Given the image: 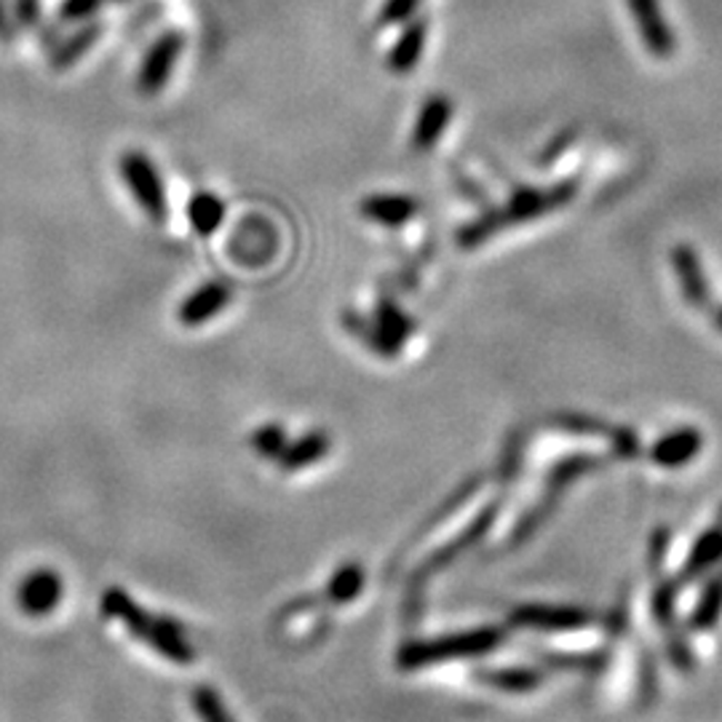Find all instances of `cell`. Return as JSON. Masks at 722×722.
<instances>
[{
	"mask_svg": "<svg viewBox=\"0 0 722 722\" xmlns=\"http://www.w3.org/2000/svg\"><path fill=\"white\" fill-rule=\"evenodd\" d=\"M626 3L650 54L655 59H672L678 51V38H674L672 24L666 22L659 0H626Z\"/></svg>",
	"mask_w": 722,
	"mask_h": 722,
	"instance_id": "5",
	"label": "cell"
},
{
	"mask_svg": "<svg viewBox=\"0 0 722 722\" xmlns=\"http://www.w3.org/2000/svg\"><path fill=\"white\" fill-rule=\"evenodd\" d=\"M575 193H578V185L573 180L560 182V185L549 190H533V188L517 190L503 209H490V212L477 217L474 222L463 225L461 231H458V244L463 249H477L479 244H484V241L492 239L498 231H503V228L520 225V222L535 220V217H543L554 212V209L568 207Z\"/></svg>",
	"mask_w": 722,
	"mask_h": 722,
	"instance_id": "1",
	"label": "cell"
},
{
	"mask_svg": "<svg viewBox=\"0 0 722 722\" xmlns=\"http://www.w3.org/2000/svg\"><path fill=\"white\" fill-rule=\"evenodd\" d=\"M714 324H718L720 330H722V305L718 308V311H714Z\"/></svg>",
	"mask_w": 722,
	"mask_h": 722,
	"instance_id": "25",
	"label": "cell"
},
{
	"mask_svg": "<svg viewBox=\"0 0 722 722\" xmlns=\"http://www.w3.org/2000/svg\"><path fill=\"white\" fill-rule=\"evenodd\" d=\"M182 54V36L180 32H163V36L148 49L142 64L140 76H137V89L142 91L144 97H153L167 87L169 78H172L177 59Z\"/></svg>",
	"mask_w": 722,
	"mask_h": 722,
	"instance_id": "4",
	"label": "cell"
},
{
	"mask_svg": "<svg viewBox=\"0 0 722 722\" xmlns=\"http://www.w3.org/2000/svg\"><path fill=\"white\" fill-rule=\"evenodd\" d=\"M102 3L104 0H64L59 14H62V19H83L94 14Z\"/></svg>",
	"mask_w": 722,
	"mask_h": 722,
	"instance_id": "24",
	"label": "cell"
},
{
	"mask_svg": "<svg viewBox=\"0 0 722 722\" xmlns=\"http://www.w3.org/2000/svg\"><path fill=\"white\" fill-rule=\"evenodd\" d=\"M100 608L104 619L121 621L123 626L129 629L131 636H137L144 645L153 648L163 659L174 661V664H193L195 661V650L190 648L180 623L163 619V615L144 613V610L118 586L108 589V592L102 594Z\"/></svg>",
	"mask_w": 722,
	"mask_h": 722,
	"instance_id": "2",
	"label": "cell"
},
{
	"mask_svg": "<svg viewBox=\"0 0 722 722\" xmlns=\"http://www.w3.org/2000/svg\"><path fill=\"white\" fill-rule=\"evenodd\" d=\"M722 551V530H718V533H712L709 538H704V541H701V546L695 549V554H693V570H701L704 568V564H709L714 560V556H718Z\"/></svg>",
	"mask_w": 722,
	"mask_h": 722,
	"instance_id": "23",
	"label": "cell"
},
{
	"mask_svg": "<svg viewBox=\"0 0 722 722\" xmlns=\"http://www.w3.org/2000/svg\"><path fill=\"white\" fill-rule=\"evenodd\" d=\"M359 212L364 214L367 220L378 222V225L402 228L404 222H410L412 217L418 214V199L399 193H378L361 201Z\"/></svg>",
	"mask_w": 722,
	"mask_h": 722,
	"instance_id": "10",
	"label": "cell"
},
{
	"mask_svg": "<svg viewBox=\"0 0 722 722\" xmlns=\"http://www.w3.org/2000/svg\"><path fill=\"white\" fill-rule=\"evenodd\" d=\"M452 118V102L444 94H433L431 100H425L423 108H420L415 129H412V148L425 153L433 144L439 142L442 131L448 129Z\"/></svg>",
	"mask_w": 722,
	"mask_h": 722,
	"instance_id": "11",
	"label": "cell"
},
{
	"mask_svg": "<svg viewBox=\"0 0 722 722\" xmlns=\"http://www.w3.org/2000/svg\"><path fill=\"white\" fill-rule=\"evenodd\" d=\"M0 36H6V19L0 14Z\"/></svg>",
	"mask_w": 722,
	"mask_h": 722,
	"instance_id": "26",
	"label": "cell"
},
{
	"mask_svg": "<svg viewBox=\"0 0 722 722\" xmlns=\"http://www.w3.org/2000/svg\"><path fill=\"white\" fill-rule=\"evenodd\" d=\"M517 619L522 623H538V626H575L586 621V615L573 613V610H522Z\"/></svg>",
	"mask_w": 722,
	"mask_h": 722,
	"instance_id": "19",
	"label": "cell"
},
{
	"mask_svg": "<svg viewBox=\"0 0 722 722\" xmlns=\"http://www.w3.org/2000/svg\"><path fill=\"white\" fill-rule=\"evenodd\" d=\"M699 433L695 431H678L672 433V437L664 439V442L655 448V461L664 463V465H680V463H688L691 458L695 455V450H699Z\"/></svg>",
	"mask_w": 722,
	"mask_h": 722,
	"instance_id": "14",
	"label": "cell"
},
{
	"mask_svg": "<svg viewBox=\"0 0 722 722\" xmlns=\"http://www.w3.org/2000/svg\"><path fill=\"white\" fill-rule=\"evenodd\" d=\"M188 220L199 235H212L222 225V220H225V203H222L220 195L209 193V190H199L188 201Z\"/></svg>",
	"mask_w": 722,
	"mask_h": 722,
	"instance_id": "13",
	"label": "cell"
},
{
	"mask_svg": "<svg viewBox=\"0 0 722 722\" xmlns=\"http://www.w3.org/2000/svg\"><path fill=\"white\" fill-rule=\"evenodd\" d=\"M59 600H62V578L54 570H36L17 589L19 608L32 619L49 615L59 605Z\"/></svg>",
	"mask_w": 722,
	"mask_h": 722,
	"instance_id": "7",
	"label": "cell"
},
{
	"mask_svg": "<svg viewBox=\"0 0 722 722\" xmlns=\"http://www.w3.org/2000/svg\"><path fill=\"white\" fill-rule=\"evenodd\" d=\"M231 303V289L222 281H207L195 292H190L180 305V321L185 327H199L214 319L217 313Z\"/></svg>",
	"mask_w": 722,
	"mask_h": 722,
	"instance_id": "9",
	"label": "cell"
},
{
	"mask_svg": "<svg viewBox=\"0 0 722 722\" xmlns=\"http://www.w3.org/2000/svg\"><path fill=\"white\" fill-rule=\"evenodd\" d=\"M672 268L688 303L706 305L709 298H712V289H709V279L691 244H678L672 249Z\"/></svg>",
	"mask_w": 722,
	"mask_h": 722,
	"instance_id": "8",
	"label": "cell"
},
{
	"mask_svg": "<svg viewBox=\"0 0 722 722\" xmlns=\"http://www.w3.org/2000/svg\"><path fill=\"white\" fill-rule=\"evenodd\" d=\"M327 448H330V444H327V437L311 433V437L300 439L298 444H292V448L281 452V465H284V469H305V465L319 461V458L327 452Z\"/></svg>",
	"mask_w": 722,
	"mask_h": 722,
	"instance_id": "15",
	"label": "cell"
},
{
	"mask_svg": "<svg viewBox=\"0 0 722 722\" xmlns=\"http://www.w3.org/2000/svg\"><path fill=\"white\" fill-rule=\"evenodd\" d=\"M97 38H100V28H97V24H91V28L76 32V36L68 38V41L62 43V49L57 51L54 68H70L72 62H78V59L87 54L91 46L97 43Z\"/></svg>",
	"mask_w": 722,
	"mask_h": 722,
	"instance_id": "17",
	"label": "cell"
},
{
	"mask_svg": "<svg viewBox=\"0 0 722 722\" xmlns=\"http://www.w3.org/2000/svg\"><path fill=\"white\" fill-rule=\"evenodd\" d=\"M423 46H425V19H412L402 36H399L397 46L391 49L389 68L393 72H410L418 64L420 54H423Z\"/></svg>",
	"mask_w": 722,
	"mask_h": 722,
	"instance_id": "12",
	"label": "cell"
},
{
	"mask_svg": "<svg viewBox=\"0 0 722 722\" xmlns=\"http://www.w3.org/2000/svg\"><path fill=\"white\" fill-rule=\"evenodd\" d=\"M420 0H389L383 6V14H380V24H397L410 19L418 11Z\"/></svg>",
	"mask_w": 722,
	"mask_h": 722,
	"instance_id": "22",
	"label": "cell"
},
{
	"mask_svg": "<svg viewBox=\"0 0 722 722\" xmlns=\"http://www.w3.org/2000/svg\"><path fill=\"white\" fill-rule=\"evenodd\" d=\"M193 706L195 712H199L201 722H233L231 714H228V709L222 706L220 695L212 688H195L193 691Z\"/></svg>",
	"mask_w": 722,
	"mask_h": 722,
	"instance_id": "18",
	"label": "cell"
},
{
	"mask_svg": "<svg viewBox=\"0 0 722 722\" xmlns=\"http://www.w3.org/2000/svg\"><path fill=\"white\" fill-rule=\"evenodd\" d=\"M378 317H380L378 332H380V338L385 340V348H397L404 338H410V327L412 324H410V319H407L404 313L399 311V308H393L391 303L380 305Z\"/></svg>",
	"mask_w": 722,
	"mask_h": 722,
	"instance_id": "16",
	"label": "cell"
},
{
	"mask_svg": "<svg viewBox=\"0 0 722 722\" xmlns=\"http://www.w3.org/2000/svg\"><path fill=\"white\" fill-rule=\"evenodd\" d=\"M361 586V570L357 564H348L345 570H340L330 583V596L334 602H348L351 596H357Z\"/></svg>",
	"mask_w": 722,
	"mask_h": 722,
	"instance_id": "20",
	"label": "cell"
},
{
	"mask_svg": "<svg viewBox=\"0 0 722 722\" xmlns=\"http://www.w3.org/2000/svg\"><path fill=\"white\" fill-rule=\"evenodd\" d=\"M501 640L498 632H477L465 636H452V640H439V642H425V645H415L404 650V664H429V661H442V659H455V655H469L479 653V650H488Z\"/></svg>",
	"mask_w": 722,
	"mask_h": 722,
	"instance_id": "6",
	"label": "cell"
},
{
	"mask_svg": "<svg viewBox=\"0 0 722 722\" xmlns=\"http://www.w3.org/2000/svg\"><path fill=\"white\" fill-rule=\"evenodd\" d=\"M252 444H254V450L262 452V455L279 458L281 452H284V431H281L279 425H265V429H260L258 433H254Z\"/></svg>",
	"mask_w": 722,
	"mask_h": 722,
	"instance_id": "21",
	"label": "cell"
},
{
	"mask_svg": "<svg viewBox=\"0 0 722 722\" xmlns=\"http://www.w3.org/2000/svg\"><path fill=\"white\" fill-rule=\"evenodd\" d=\"M118 167H121L123 182L134 193L142 212L156 222L167 220V190H163L161 174L153 167V161L140 150H129V153L121 156Z\"/></svg>",
	"mask_w": 722,
	"mask_h": 722,
	"instance_id": "3",
	"label": "cell"
}]
</instances>
